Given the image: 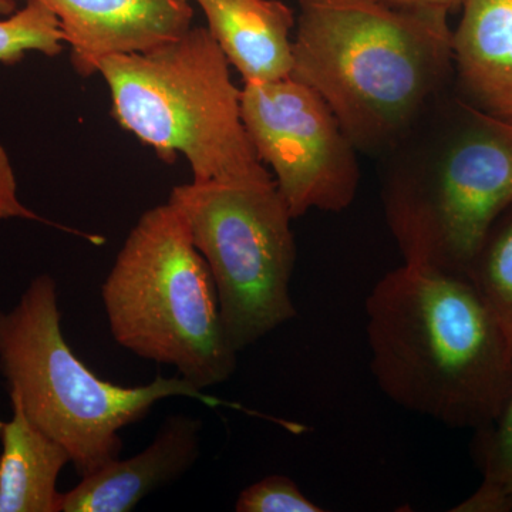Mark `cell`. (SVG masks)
<instances>
[{
  "instance_id": "obj_1",
  "label": "cell",
  "mask_w": 512,
  "mask_h": 512,
  "mask_svg": "<svg viewBox=\"0 0 512 512\" xmlns=\"http://www.w3.org/2000/svg\"><path fill=\"white\" fill-rule=\"evenodd\" d=\"M370 370L393 403L453 429L483 426L512 386V356L464 275L406 264L366 299Z\"/></svg>"
},
{
  "instance_id": "obj_2",
  "label": "cell",
  "mask_w": 512,
  "mask_h": 512,
  "mask_svg": "<svg viewBox=\"0 0 512 512\" xmlns=\"http://www.w3.org/2000/svg\"><path fill=\"white\" fill-rule=\"evenodd\" d=\"M293 79L328 103L356 148L396 140L453 62L448 16L380 0H298Z\"/></svg>"
},
{
  "instance_id": "obj_3",
  "label": "cell",
  "mask_w": 512,
  "mask_h": 512,
  "mask_svg": "<svg viewBox=\"0 0 512 512\" xmlns=\"http://www.w3.org/2000/svg\"><path fill=\"white\" fill-rule=\"evenodd\" d=\"M114 119L165 163L183 156L194 181L272 177L242 120L241 92L214 37L202 26L146 50L104 57Z\"/></svg>"
},
{
  "instance_id": "obj_4",
  "label": "cell",
  "mask_w": 512,
  "mask_h": 512,
  "mask_svg": "<svg viewBox=\"0 0 512 512\" xmlns=\"http://www.w3.org/2000/svg\"><path fill=\"white\" fill-rule=\"evenodd\" d=\"M57 285L33 279L18 305L0 311V372L33 424L66 448L80 477L119 460L120 431L146 419L167 397H190L227 406L181 376H157L146 386L100 379L74 355L60 323Z\"/></svg>"
},
{
  "instance_id": "obj_5",
  "label": "cell",
  "mask_w": 512,
  "mask_h": 512,
  "mask_svg": "<svg viewBox=\"0 0 512 512\" xmlns=\"http://www.w3.org/2000/svg\"><path fill=\"white\" fill-rule=\"evenodd\" d=\"M101 299L121 348L175 367L197 389L227 382L237 370L210 268L170 202L144 212L131 229Z\"/></svg>"
},
{
  "instance_id": "obj_6",
  "label": "cell",
  "mask_w": 512,
  "mask_h": 512,
  "mask_svg": "<svg viewBox=\"0 0 512 512\" xmlns=\"http://www.w3.org/2000/svg\"><path fill=\"white\" fill-rule=\"evenodd\" d=\"M168 202L210 268L232 348L239 353L295 318L293 218L274 177L192 180Z\"/></svg>"
},
{
  "instance_id": "obj_7",
  "label": "cell",
  "mask_w": 512,
  "mask_h": 512,
  "mask_svg": "<svg viewBox=\"0 0 512 512\" xmlns=\"http://www.w3.org/2000/svg\"><path fill=\"white\" fill-rule=\"evenodd\" d=\"M468 124L436 165L394 178L387 222L406 264L466 276L497 218L512 205V121L468 109Z\"/></svg>"
},
{
  "instance_id": "obj_8",
  "label": "cell",
  "mask_w": 512,
  "mask_h": 512,
  "mask_svg": "<svg viewBox=\"0 0 512 512\" xmlns=\"http://www.w3.org/2000/svg\"><path fill=\"white\" fill-rule=\"evenodd\" d=\"M241 110L256 156L293 220L352 205L360 178L355 144L312 87L293 77L244 84Z\"/></svg>"
},
{
  "instance_id": "obj_9",
  "label": "cell",
  "mask_w": 512,
  "mask_h": 512,
  "mask_svg": "<svg viewBox=\"0 0 512 512\" xmlns=\"http://www.w3.org/2000/svg\"><path fill=\"white\" fill-rule=\"evenodd\" d=\"M19 2V0H13ZM36 2L59 19L64 42L80 76L97 73L107 56L146 52L192 26L188 0H22Z\"/></svg>"
},
{
  "instance_id": "obj_10",
  "label": "cell",
  "mask_w": 512,
  "mask_h": 512,
  "mask_svg": "<svg viewBox=\"0 0 512 512\" xmlns=\"http://www.w3.org/2000/svg\"><path fill=\"white\" fill-rule=\"evenodd\" d=\"M202 423L171 414L137 456L110 461L62 493L60 512H128L158 488L184 476L200 457Z\"/></svg>"
},
{
  "instance_id": "obj_11",
  "label": "cell",
  "mask_w": 512,
  "mask_h": 512,
  "mask_svg": "<svg viewBox=\"0 0 512 512\" xmlns=\"http://www.w3.org/2000/svg\"><path fill=\"white\" fill-rule=\"evenodd\" d=\"M207 19L229 66L244 84L288 79L293 70V10L281 0H191Z\"/></svg>"
},
{
  "instance_id": "obj_12",
  "label": "cell",
  "mask_w": 512,
  "mask_h": 512,
  "mask_svg": "<svg viewBox=\"0 0 512 512\" xmlns=\"http://www.w3.org/2000/svg\"><path fill=\"white\" fill-rule=\"evenodd\" d=\"M451 37L458 76L478 109L512 121V0H463Z\"/></svg>"
},
{
  "instance_id": "obj_13",
  "label": "cell",
  "mask_w": 512,
  "mask_h": 512,
  "mask_svg": "<svg viewBox=\"0 0 512 512\" xmlns=\"http://www.w3.org/2000/svg\"><path fill=\"white\" fill-rule=\"evenodd\" d=\"M9 397L12 420L0 421V512H60L57 478L72 458L37 429L16 397Z\"/></svg>"
},
{
  "instance_id": "obj_14",
  "label": "cell",
  "mask_w": 512,
  "mask_h": 512,
  "mask_svg": "<svg viewBox=\"0 0 512 512\" xmlns=\"http://www.w3.org/2000/svg\"><path fill=\"white\" fill-rule=\"evenodd\" d=\"M480 487L454 512H512V386L500 409L474 430L471 444Z\"/></svg>"
},
{
  "instance_id": "obj_15",
  "label": "cell",
  "mask_w": 512,
  "mask_h": 512,
  "mask_svg": "<svg viewBox=\"0 0 512 512\" xmlns=\"http://www.w3.org/2000/svg\"><path fill=\"white\" fill-rule=\"evenodd\" d=\"M466 276L503 332L512 356V205L494 222Z\"/></svg>"
},
{
  "instance_id": "obj_16",
  "label": "cell",
  "mask_w": 512,
  "mask_h": 512,
  "mask_svg": "<svg viewBox=\"0 0 512 512\" xmlns=\"http://www.w3.org/2000/svg\"><path fill=\"white\" fill-rule=\"evenodd\" d=\"M64 33L59 19L36 2L25 3L8 19L0 20V62L18 63L28 52L57 56L63 52Z\"/></svg>"
},
{
  "instance_id": "obj_17",
  "label": "cell",
  "mask_w": 512,
  "mask_h": 512,
  "mask_svg": "<svg viewBox=\"0 0 512 512\" xmlns=\"http://www.w3.org/2000/svg\"><path fill=\"white\" fill-rule=\"evenodd\" d=\"M238 512H322L320 505L302 493L295 481L286 476H268L248 485L239 493Z\"/></svg>"
},
{
  "instance_id": "obj_18",
  "label": "cell",
  "mask_w": 512,
  "mask_h": 512,
  "mask_svg": "<svg viewBox=\"0 0 512 512\" xmlns=\"http://www.w3.org/2000/svg\"><path fill=\"white\" fill-rule=\"evenodd\" d=\"M15 181L10 170L5 153L0 148V220L10 217L30 218V220L43 221L28 208L23 207L16 198Z\"/></svg>"
},
{
  "instance_id": "obj_19",
  "label": "cell",
  "mask_w": 512,
  "mask_h": 512,
  "mask_svg": "<svg viewBox=\"0 0 512 512\" xmlns=\"http://www.w3.org/2000/svg\"><path fill=\"white\" fill-rule=\"evenodd\" d=\"M380 2L393 6V8L450 16V13L460 10L463 0H380Z\"/></svg>"
},
{
  "instance_id": "obj_20",
  "label": "cell",
  "mask_w": 512,
  "mask_h": 512,
  "mask_svg": "<svg viewBox=\"0 0 512 512\" xmlns=\"http://www.w3.org/2000/svg\"><path fill=\"white\" fill-rule=\"evenodd\" d=\"M16 2L13 0H0V15L10 16L15 13Z\"/></svg>"
},
{
  "instance_id": "obj_21",
  "label": "cell",
  "mask_w": 512,
  "mask_h": 512,
  "mask_svg": "<svg viewBox=\"0 0 512 512\" xmlns=\"http://www.w3.org/2000/svg\"><path fill=\"white\" fill-rule=\"evenodd\" d=\"M188 2H191V0H188Z\"/></svg>"
}]
</instances>
